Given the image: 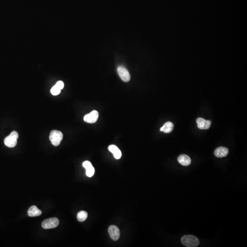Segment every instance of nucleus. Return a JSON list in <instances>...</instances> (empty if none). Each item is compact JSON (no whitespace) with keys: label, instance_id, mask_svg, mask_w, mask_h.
<instances>
[{"label":"nucleus","instance_id":"f257e3e1","mask_svg":"<svg viewBox=\"0 0 247 247\" xmlns=\"http://www.w3.org/2000/svg\"><path fill=\"white\" fill-rule=\"evenodd\" d=\"M183 245L187 247H196L199 244V239L197 237L192 235H185L181 239Z\"/></svg>","mask_w":247,"mask_h":247},{"label":"nucleus","instance_id":"f03ea898","mask_svg":"<svg viewBox=\"0 0 247 247\" xmlns=\"http://www.w3.org/2000/svg\"><path fill=\"white\" fill-rule=\"evenodd\" d=\"M18 138V134L16 131L11 132V133L6 137L4 139V144L9 148L15 147L17 144V140Z\"/></svg>","mask_w":247,"mask_h":247},{"label":"nucleus","instance_id":"7ed1b4c3","mask_svg":"<svg viewBox=\"0 0 247 247\" xmlns=\"http://www.w3.org/2000/svg\"><path fill=\"white\" fill-rule=\"evenodd\" d=\"M63 135L62 132L59 130H54L51 131L49 135V140L53 146H59L62 140Z\"/></svg>","mask_w":247,"mask_h":247},{"label":"nucleus","instance_id":"20e7f679","mask_svg":"<svg viewBox=\"0 0 247 247\" xmlns=\"http://www.w3.org/2000/svg\"><path fill=\"white\" fill-rule=\"evenodd\" d=\"M59 220L56 217L50 218L43 221L42 223V226L45 229L56 228L59 225Z\"/></svg>","mask_w":247,"mask_h":247},{"label":"nucleus","instance_id":"39448f33","mask_svg":"<svg viewBox=\"0 0 247 247\" xmlns=\"http://www.w3.org/2000/svg\"><path fill=\"white\" fill-rule=\"evenodd\" d=\"M117 71L121 79L125 82H128L130 79V75L127 70L123 66H120L117 68Z\"/></svg>","mask_w":247,"mask_h":247},{"label":"nucleus","instance_id":"423d86ee","mask_svg":"<svg viewBox=\"0 0 247 247\" xmlns=\"http://www.w3.org/2000/svg\"><path fill=\"white\" fill-rule=\"evenodd\" d=\"M98 116V112L96 110H94L89 114L85 115L84 117V121L88 123H94L97 121Z\"/></svg>","mask_w":247,"mask_h":247},{"label":"nucleus","instance_id":"0eeeda50","mask_svg":"<svg viewBox=\"0 0 247 247\" xmlns=\"http://www.w3.org/2000/svg\"><path fill=\"white\" fill-rule=\"evenodd\" d=\"M108 232L111 239L114 241H117L120 238V229L116 226H110L108 227Z\"/></svg>","mask_w":247,"mask_h":247},{"label":"nucleus","instance_id":"6e6552de","mask_svg":"<svg viewBox=\"0 0 247 247\" xmlns=\"http://www.w3.org/2000/svg\"><path fill=\"white\" fill-rule=\"evenodd\" d=\"M196 123L198 128L201 130L209 129L212 124L211 121H207L202 118H198L196 120Z\"/></svg>","mask_w":247,"mask_h":247},{"label":"nucleus","instance_id":"1a4fd4ad","mask_svg":"<svg viewBox=\"0 0 247 247\" xmlns=\"http://www.w3.org/2000/svg\"><path fill=\"white\" fill-rule=\"evenodd\" d=\"M83 167L86 170V175L89 177H92L95 173V169L92 163L89 161H86L82 163Z\"/></svg>","mask_w":247,"mask_h":247},{"label":"nucleus","instance_id":"9d476101","mask_svg":"<svg viewBox=\"0 0 247 247\" xmlns=\"http://www.w3.org/2000/svg\"><path fill=\"white\" fill-rule=\"evenodd\" d=\"M229 150L225 147H220L215 150L214 155L217 158H222L226 157L228 155Z\"/></svg>","mask_w":247,"mask_h":247},{"label":"nucleus","instance_id":"9b49d317","mask_svg":"<svg viewBox=\"0 0 247 247\" xmlns=\"http://www.w3.org/2000/svg\"><path fill=\"white\" fill-rule=\"evenodd\" d=\"M178 161L179 163L184 166H187L191 162L190 158L185 154H182L178 157Z\"/></svg>","mask_w":247,"mask_h":247},{"label":"nucleus","instance_id":"f8f14e48","mask_svg":"<svg viewBox=\"0 0 247 247\" xmlns=\"http://www.w3.org/2000/svg\"><path fill=\"white\" fill-rule=\"evenodd\" d=\"M108 150L114 155V156L116 159L121 158L122 156V153L121 150L115 145H110L108 147Z\"/></svg>","mask_w":247,"mask_h":247},{"label":"nucleus","instance_id":"ddd939ff","mask_svg":"<svg viewBox=\"0 0 247 247\" xmlns=\"http://www.w3.org/2000/svg\"><path fill=\"white\" fill-rule=\"evenodd\" d=\"M41 210L39 209V208L35 206H31L28 211V214L29 217H38L41 215Z\"/></svg>","mask_w":247,"mask_h":247},{"label":"nucleus","instance_id":"4468645a","mask_svg":"<svg viewBox=\"0 0 247 247\" xmlns=\"http://www.w3.org/2000/svg\"><path fill=\"white\" fill-rule=\"evenodd\" d=\"M173 127H174V125L173 123L171 122H167L161 128L160 131L163 132L165 133H169L172 131Z\"/></svg>","mask_w":247,"mask_h":247},{"label":"nucleus","instance_id":"2eb2a0df","mask_svg":"<svg viewBox=\"0 0 247 247\" xmlns=\"http://www.w3.org/2000/svg\"><path fill=\"white\" fill-rule=\"evenodd\" d=\"M88 214L85 211H81L79 212L77 215V219L78 221L83 222L86 220L88 217Z\"/></svg>","mask_w":247,"mask_h":247},{"label":"nucleus","instance_id":"dca6fc26","mask_svg":"<svg viewBox=\"0 0 247 247\" xmlns=\"http://www.w3.org/2000/svg\"><path fill=\"white\" fill-rule=\"evenodd\" d=\"M61 92V89H60L59 88H58L56 85H55L54 87H52L51 90H50L51 94L54 96L58 95H59V94H60Z\"/></svg>","mask_w":247,"mask_h":247},{"label":"nucleus","instance_id":"f3484780","mask_svg":"<svg viewBox=\"0 0 247 247\" xmlns=\"http://www.w3.org/2000/svg\"><path fill=\"white\" fill-rule=\"evenodd\" d=\"M55 85H56L58 88H59L61 90L62 89L64 88V82L62 81H58Z\"/></svg>","mask_w":247,"mask_h":247}]
</instances>
